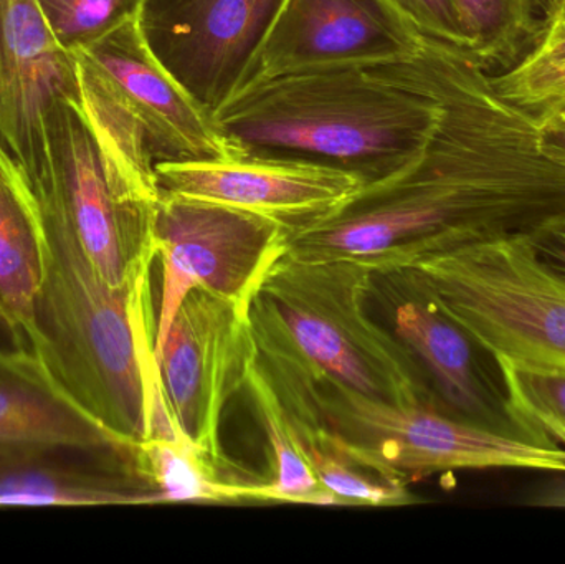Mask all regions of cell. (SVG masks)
<instances>
[{
	"label": "cell",
	"instance_id": "6da1fadb",
	"mask_svg": "<svg viewBox=\"0 0 565 564\" xmlns=\"http://www.w3.org/2000/svg\"><path fill=\"white\" fill-rule=\"evenodd\" d=\"M437 98L424 145L344 204L286 232V252L351 258L374 275L565 217V166L544 155L533 115L504 98L470 55L422 40L394 62Z\"/></svg>",
	"mask_w": 565,
	"mask_h": 564
},
{
	"label": "cell",
	"instance_id": "7a4b0ae2",
	"mask_svg": "<svg viewBox=\"0 0 565 564\" xmlns=\"http://www.w3.org/2000/svg\"><path fill=\"white\" fill-rule=\"evenodd\" d=\"M30 194L42 248L32 354L83 411L136 447L146 436V364L154 354L151 278L131 288L106 284L62 211L42 192Z\"/></svg>",
	"mask_w": 565,
	"mask_h": 564
},
{
	"label": "cell",
	"instance_id": "3957f363",
	"mask_svg": "<svg viewBox=\"0 0 565 564\" xmlns=\"http://www.w3.org/2000/svg\"><path fill=\"white\" fill-rule=\"evenodd\" d=\"M437 98L395 63L289 73L235 93L214 113L245 151L354 172L364 182L407 161L427 138Z\"/></svg>",
	"mask_w": 565,
	"mask_h": 564
},
{
	"label": "cell",
	"instance_id": "277c9868",
	"mask_svg": "<svg viewBox=\"0 0 565 564\" xmlns=\"http://www.w3.org/2000/svg\"><path fill=\"white\" fill-rule=\"evenodd\" d=\"M372 287L362 262L285 252L248 310L260 357L374 400L435 407L411 351L365 310Z\"/></svg>",
	"mask_w": 565,
	"mask_h": 564
},
{
	"label": "cell",
	"instance_id": "5b68a950",
	"mask_svg": "<svg viewBox=\"0 0 565 564\" xmlns=\"http://www.w3.org/2000/svg\"><path fill=\"white\" fill-rule=\"evenodd\" d=\"M82 105L132 181L159 198L161 162L205 161L241 151L146 45L138 17L73 53Z\"/></svg>",
	"mask_w": 565,
	"mask_h": 564
},
{
	"label": "cell",
	"instance_id": "8992f818",
	"mask_svg": "<svg viewBox=\"0 0 565 564\" xmlns=\"http://www.w3.org/2000/svg\"><path fill=\"white\" fill-rule=\"evenodd\" d=\"M374 277L427 295L497 357L565 370V280L527 235L427 255Z\"/></svg>",
	"mask_w": 565,
	"mask_h": 564
},
{
	"label": "cell",
	"instance_id": "52a82bcc",
	"mask_svg": "<svg viewBox=\"0 0 565 564\" xmlns=\"http://www.w3.org/2000/svg\"><path fill=\"white\" fill-rule=\"evenodd\" d=\"M43 129L45 164L29 189L62 211L106 284L131 288L149 280L159 198L142 191L122 169L82 103L55 99Z\"/></svg>",
	"mask_w": 565,
	"mask_h": 564
},
{
	"label": "cell",
	"instance_id": "ba28073f",
	"mask_svg": "<svg viewBox=\"0 0 565 564\" xmlns=\"http://www.w3.org/2000/svg\"><path fill=\"white\" fill-rule=\"evenodd\" d=\"M270 360V358H265ZM277 361V360H274ZM322 421L371 462L408 483L455 470L533 469L565 472V449L500 436L455 419L428 404H395L364 396L331 377L291 366Z\"/></svg>",
	"mask_w": 565,
	"mask_h": 564
},
{
	"label": "cell",
	"instance_id": "9c48e42d",
	"mask_svg": "<svg viewBox=\"0 0 565 564\" xmlns=\"http://www.w3.org/2000/svg\"><path fill=\"white\" fill-rule=\"evenodd\" d=\"M286 232L264 215L161 192L154 214L156 260L162 267L154 351L194 288L250 310L265 275L286 252Z\"/></svg>",
	"mask_w": 565,
	"mask_h": 564
},
{
	"label": "cell",
	"instance_id": "30bf717a",
	"mask_svg": "<svg viewBox=\"0 0 565 564\" xmlns=\"http://www.w3.org/2000/svg\"><path fill=\"white\" fill-rule=\"evenodd\" d=\"M154 354L182 433L215 462L235 470L222 449L221 426L225 407L247 387L260 358L248 311L194 288Z\"/></svg>",
	"mask_w": 565,
	"mask_h": 564
},
{
	"label": "cell",
	"instance_id": "8fae6325",
	"mask_svg": "<svg viewBox=\"0 0 565 564\" xmlns=\"http://www.w3.org/2000/svg\"><path fill=\"white\" fill-rule=\"evenodd\" d=\"M392 285L398 300L395 337L417 361L438 411L500 436L559 446L514 409L500 360L490 348L427 295Z\"/></svg>",
	"mask_w": 565,
	"mask_h": 564
},
{
	"label": "cell",
	"instance_id": "7c38bea8",
	"mask_svg": "<svg viewBox=\"0 0 565 564\" xmlns=\"http://www.w3.org/2000/svg\"><path fill=\"white\" fill-rule=\"evenodd\" d=\"M282 0H142L139 29L159 63L212 116L237 92Z\"/></svg>",
	"mask_w": 565,
	"mask_h": 564
},
{
	"label": "cell",
	"instance_id": "4fadbf2b",
	"mask_svg": "<svg viewBox=\"0 0 565 564\" xmlns=\"http://www.w3.org/2000/svg\"><path fill=\"white\" fill-rule=\"evenodd\" d=\"M422 40L384 0H282L237 92L289 73L398 62Z\"/></svg>",
	"mask_w": 565,
	"mask_h": 564
},
{
	"label": "cell",
	"instance_id": "5bb4252c",
	"mask_svg": "<svg viewBox=\"0 0 565 564\" xmlns=\"http://www.w3.org/2000/svg\"><path fill=\"white\" fill-rule=\"evenodd\" d=\"M154 174L161 192L264 215L288 232L331 214L364 184L334 166L245 149L227 158L161 162Z\"/></svg>",
	"mask_w": 565,
	"mask_h": 564
},
{
	"label": "cell",
	"instance_id": "9a60e30c",
	"mask_svg": "<svg viewBox=\"0 0 565 564\" xmlns=\"http://www.w3.org/2000/svg\"><path fill=\"white\" fill-rule=\"evenodd\" d=\"M58 98L82 103L75 56L55 42L36 0H0V149L26 185L45 164L43 119Z\"/></svg>",
	"mask_w": 565,
	"mask_h": 564
},
{
	"label": "cell",
	"instance_id": "2e32d148",
	"mask_svg": "<svg viewBox=\"0 0 565 564\" xmlns=\"http://www.w3.org/2000/svg\"><path fill=\"white\" fill-rule=\"evenodd\" d=\"M135 449L0 440V507L154 503Z\"/></svg>",
	"mask_w": 565,
	"mask_h": 564
},
{
	"label": "cell",
	"instance_id": "e0dca14e",
	"mask_svg": "<svg viewBox=\"0 0 565 564\" xmlns=\"http://www.w3.org/2000/svg\"><path fill=\"white\" fill-rule=\"evenodd\" d=\"M0 440L122 447L83 411L33 354L0 350Z\"/></svg>",
	"mask_w": 565,
	"mask_h": 564
},
{
	"label": "cell",
	"instance_id": "ac0fdd59",
	"mask_svg": "<svg viewBox=\"0 0 565 564\" xmlns=\"http://www.w3.org/2000/svg\"><path fill=\"white\" fill-rule=\"evenodd\" d=\"M40 274L42 248L32 194L17 166L0 149V324L13 350L30 354Z\"/></svg>",
	"mask_w": 565,
	"mask_h": 564
},
{
	"label": "cell",
	"instance_id": "d6986e66",
	"mask_svg": "<svg viewBox=\"0 0 565 564\" xmlns=\"http://www.w3.org/2000/svg\"><path fill=\"white\" fill-rule=\"evenodd\" d=\"M248 397L255 416L271 449L274 476L268 482L241 483V502L311 503V506H342L341 500L326 489L312 472L308 460L296 446L280 396L258 358L257 366L247 381Z\"/></svg>",
	"mask_w": 565,
	"mask_h": 564
},
{
	"label": "cell",
	"instance_id": "ffe728a7",
	"mask_svg": "<svg viewBox=\"0 0 565 564\" xmlns=\"http://www.w3.org/2000/svg\"><path fill=\"white\" fill-rule=\"evenodd\" d=\"M135 460L139 477L154 493V503H235L241 502L237 486L260 482L225 469L189 437L141 440Z\"/></svg>",
	"mask_w": 565,
	"mask_h": 564
},
{
	"label": "cell",
	"instance_id": "44dd1931",
	"mask_svg": "<svg viewBox=\"0 0 565 564\" xmlns=\"http://www.w3.org/2000/svg\"><path fill=\"white\" fill-rule=\"evenodd\" d=\"M470 56L490 75L523 62L546 35L559 0H454Z\"/></svg>",
	"mask_w": 565,
	"mask_h": 564
},
{
	"label": "cell",
	"instance_id": "7402d4cb",
	"mask_svg": "<svg viewBox=\"0 0 565 564\" xmlns=\"http://www.w3.org/2000/svg\"><path fill=\"white\" fill-rule=\"evenodd\" d=\"M498 360L514 409L544 436L565 446V370Z\"/></svg>",
	"mask_w": 565,
	"mask_h": 564
},
{
	"label": "cell",
	"instance_id": "603a6c76",
	"mask_svg": "<svg viewBox=\"0 0 565 564\" xmlns=\"http://www.w3.org/2000/svg\"><path fill=\"white\" fill-rule=\"evenodd\" d=\"M55 42L75 53L136 19L142 0H36Z\"/></svg>",
	"mask_w": 565,
	"mask_h": 564
},
{
	"label": "cell",
	"instance_id": "cb8c5ba5",
	"mask_svg": "<svg viewBox=\"0 0 565 564\" xmlns=\"http://www.w3.org/2000/svg\"><path fill=\"white\" fill-rule=\"evenodd\" d=\"M491 78L504 98L533 115L537 123L565 109V62L518 63Z\"/></svg>",
	"mask_w": 565,
	"mask_h": 564
},
{
	"label": "cell",
	"instance_id": "d4e9b609",
	"mask_svg": "<svg viewBox=\"0 0 565 564\" xmlns=\"http://www.w3.org/2000/svg\"><path fill=\"white\" fill-rule=\"evenodd\" d=\"M422 39L458 52H471V40L454 0H384Z\"/></svg>",
	"mask_w": 565,
	"mask_h": 564
},
{
	"label": "cell",
	"instance_id": "484cf974",
	"mask_svg": "<svg viewBox=\"0 0 565 564\" xmlns=\"http://www.w3.org/2000/svg\"><path fill=\"white\" fill-rule=\"evenodd\" d=\"M527 241L537 258L565 280V217L537 228Z\"/></svg>",
	"mask_w": 565,
	"mask_h": 564
},
{
	"label": "cell",
	"instance_id": "4316f807",
	"mask_svg": "<svg viewBox=\"0 0 565 564\" xmlns=\"http://www.w3.org/2000/svg\"><path fill=\"white\" fill-rule=\"evenodd\" d=\"M540 125V145L544 155L565 166V113L550 116Z\"/></svg>",
	"mask_w": 565,
	"mask_h": 564
},
{
	"label": "cell",
	"instance_id": "83f0119b",
	"mask_svg": "<svg viewBox=\"0 0 565 564\" xmlns=\"http://www.w3.org/2000/svg\"><path fill=\"white\" fill-rule=\"evenodd\" d=\"M565 62V26L547 30L540 45L521 63L530 65H547V63Z\"/></svg>",
	"mask_w": 565,
	"mask_h": 564
},
{
	"label": "cell",
	"instance_id": "f1b7e54d",
	"mask_svg": "<svg viewBox=\"0 0 565 564\" xmlns=\"http://www.w3.org/2000/svg\"><path fill=\"white\" fill-rule=\"evenodd\" d=\"M533 506L565 507V483L563 486H551L537 493L531 500Z\"/></svg>",
	"mask_w": 565,
	"mask_h": 564
},
{
	"label": "cell",
	"instance_id": "f546056e",
	"mask_svg": "<svg viewBox=\"0 0 565 564\" xmlns=\"http://www.w3.org/2000/svg\"><path fill=\"white\" fill-rule=\"evenodd\" d=\"M557 26H565V0H559V3H557L556 13H554L550 30L557 29Z\"/></svg>",
	"mask_w": 565,
	"mask_h": 564
},
{
	"label": "cell",
	"instance_id": "4dcf8cb0",
	"mask_svg": "<svg viewBox=\"0 0 565 564\" xmlns=\"http://www.w3.org/2000/svg\"><path fill=\"white\" fill-rule=\"evenodd\" d=\"M559 113H565V109H563V111H559ZM559 113H556V115H559ZM554 116V115H553Z\"/></svg>",
	"mask_w": 565,
	"mask_h": 564
}]
</instances>
